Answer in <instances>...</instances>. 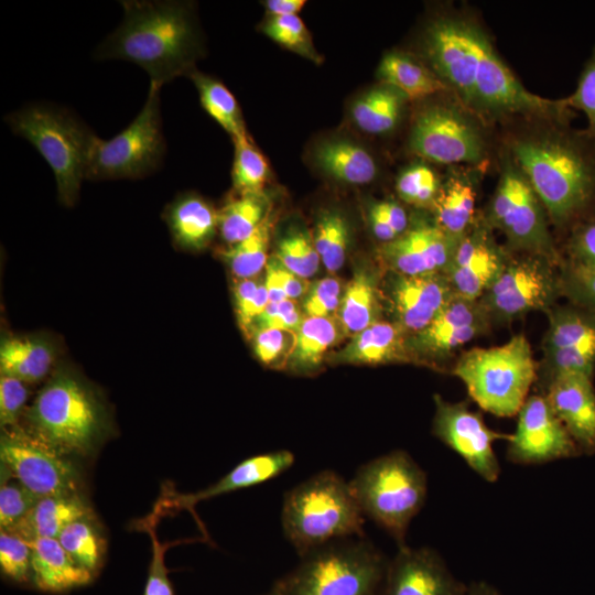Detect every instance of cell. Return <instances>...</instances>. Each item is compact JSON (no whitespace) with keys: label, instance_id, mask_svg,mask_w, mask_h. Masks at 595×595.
Returning <instances> with one entry per match:
<instances>
[{"label":"cell","instance_id":"6da1fadb","mask_svg":"<svg viewBox=\"0 0 595 595\" xmlns=\"http://www.w3.org/2000/svg\"><path fill=\"white\" fill-rule=\"evenodd\" d=\"M425 64L483 125L574 117L563 99L529 91L497 53L486 31L464 13L432 19L421 37Z\"/></svg>","mask_w":595,"mask_h":595},{"label":"cell","instance_id":"7a4b0ae2","mask_svg":"<svg viewBox=\"0 0 595 595\" xmlns=\"http://www.w3.org/2000/svg\"><path fill=\"white\" fill-rule=\"evenodd\" d=\"M572 118L524 121L506 142L549 220L570 228L595 214V140Z\"/></svg>","mask_w":595,"mask_h":595},{"label":"cell","instance_id":"3957f363","mask_svg":"<svg viewBox=\"0 0 595 595\" xmlns=\"http://www.w3.org/2000/svg\"><path fill=\"white\" fill-rule=\"evenodd\" d=\"M123 19L95 50L96 60H125L143 68L150 87L195 71L201 39L193 4L173 0H122Z\"/></svg>","mask_w":595,"mask_h":595},{"label":"cell","instance_id":"277c9868","mask_svg":"<svg viewBox=\"0 0 595 595\" xmlns=\"http://www.w3.org/2000/svg\"><path fill=\"white\" fill-rule=\"evenodd\" d=\"M364 513L349 483L324 470L289 490L281 523L300 556L327 543L364 536Z\"/></svg>","mask_w":595,"mask_h":595},{"label":"cell","instance_id":"5b68a950","mask_svg":"<svg viewBox=\"0 0 595 595\" xmlns=\"http://www.w3.org/2000/svg\"><path fill=\"white\" fill-rule=\"evenodd\" d=\"M4 122L51 166L58 199L74 205L98 136L74 111L50 102L28 104L7 115Z\"/></svg>","mask_w":595,"mask_h":595},{"label":"cell","instance_id":"8992f818","mask_svg":"<svg viewBox=\"0 0 595 595\" xmlns=\"http://www.w3.org/2000/svg\"><path fill=\"white\" fill-rule=\"evenodd\" d=\"M365 517L404 547L412 519L421 511L428 495V478L420 465L404 451L397 450L361 465L349 482Z\"/></svg>","mask_w":595,"mask_h":595},{"label":"cell","instance_id":"52a82bcc","mask_svg":"<svg viewBox=\"0 0 595 595\" xmlns=\"http://www.w3.org/2000/svg\"><path fill=\"white\" fill-rule=\"evenodd\" d=\"M388 563L370 542L343 539L301 556L275 585L281 595H377Z\"/></svg>","mask_w":595,"mask_h":595},{"label":"cell","instance_id":"ba28073f","mask_svg":"<svg viewBox=\"0 0 595 595\" xmlns=\"http://www.w3.org/2000/svg\"><path fill=\"white\" fill-rule=\"evenodd\" d=\"M452 372L479 408L496 416L518 414L538 378L531 346L522 334L499 346L463 353Z\"/></svg>","mask_w":595,"mask_h":595},{"label":"cell","instance_id":"9c48e42d","mask_svg":"<svg viewBox=\"0 0 595 595\" xmlns=\"http://www.w3.org/2000/svg\"><path fill=\"white\" fill-rule=\"evenodd\" d=\"M26 415L33 436L63 456L90 453L104 429V412L94 393L63 370L42 388Z\"/></svg>","mask_w":595,"mask_h":595},{"label":"cell","instance_id":"30bf717a","mask_svg":"<svg viewBox=\"0 0 595 595\" xmlns=\"http://www.w3.org/2000/svg\"><path fill=\"white\" fill-rule=\"evenodd\" d=\"M500 163L499 180L483 221L500 231L510 249L559 262L544 206L506 151Z\"/></svg>","mask_w":595,"mask_h":595},{"label":"cell","instance_id":"8fae6325","mask_svg":"<svg viewBox=\"0 0 595 595\" xmlns=\"http://www.w3.org/2000/svg\"><path fill=\"white\" fill-rule=\"evenodd\" d=\"M165 152L160 89L150 87L142 109L129 126L109 140L97 138L86 180L145 177L161 167Z\"/></svg>","mask_w":595,"mask_h":595},{"label":"cell","instance_id":"7c38bea8","mask_svg":"<svg viewBox=\"0 0 595 595\" xmlns=\"http://www.w3.org/2000/svg\"><path fill=\"white\" fill-rule=\"evenodd\" d=\"M408 145L421 159L440 164H479L488 153L484 125L456 100L421 108L411 125Z\"/></svg>","mask_w":595,"mask_h":595},{"label":"cell","instance_id":"4fadbf2b","mask_svg":"<svg viewBox=\"0 0 595 595\" xmlns=\"http://www.w3.org/2000/svg\"><path fill=\"white\" fill-rule=\"evenodd\" d=\"M554 264L536 255L509 257L500 274L478 300L490 321H511L531 311H549L561 294Z\"/></svg>","mask_w":595,"mask_h":595},{"label":"cell","instance_id":"5bb4252c","mask_svg":"<svg viewBox=\"0 0 595 595\" xmlns=\"http://www.w3.org/2000/svg\"><path fill=\"white\" fill-rule=\"evenodd\" d=\"M434 402L433 434L480 478L497 482L501 467L494 444L499 440L508 441L511 434L491 430L482 414L472 411L466 402H448L439 394Z\"/></svg>","mask_w":595,"mask_h":595},{"label":"cell","instance_id":"9a60e30c","mask_svg":"<svg viewBox=\"0 0 595 595\" xmlns=\"http://www.w3.org/2000/svg\"><path fill=\"white\" fill-rule=\"evenodd\" d=\"M2 467L37 498L75 493L77 473L60 453L21 431H6L0 441Z\"/></svg>","mask_w":595,"mask_h":595},{"label":"cell","instance_id":"2e32d148","mask_svg":"<svg viewBox=\"0 0 595 595\" xmlns=\"http://www.w3.org/2000/svg\"><path fill=\"white\" fill-rule=\"evenodd\" d=\"M517 415L516 430L507 441V461L539 465L582 455L543 394L529 396Z\"/></svg>","mask_w":595,"mask_h":595},{"label":"cell","instance_id":"e0dca14e","mask_svg":"<svg viewBox=\"0 0 595 595\" xmlns=\"http://www.w3.org/2000/svg\"><path fill=\"white\" fill-rule=\"evenodd\" d=\"M508 259L482 219L458 240L444 274L456 295L477 301L500 274Z\"/></svg>","mask_w":595,"mask_h":595},{"label":"cell","instance_id":"ac0fdd59","mask_svg":"<svg viewBox=\"0 0 595 595\" xmlns=\"http://www.w3.org/2000/svg\"><path fill=\"white\" fill-rule=\"evenodd\" d=\"M467 585L448 570L433 549L398 548L388 569L380 595H466Z\"/></svg>","mask_w":595,"mask_h":595},{"label":"cell","instance_id":"d6986e66","mask_svg":"<svg viewBox=\"0 0 595 595\" xmlns=\"http://www.w3.org/2000/svg\"><path fill=\"white\" fill-rule=\"evenodd\" d=\"M490 322L478 300L455 294L426 327L408 338V344L412 354L440 359L485 333Z\"/></svg>","mask_w":595,"mask_h":595},{"label":"cell","instance_id":"ffe728a7","mask_svg":"<svg viewBox=\"0 0 595 595\" xmlns=\"http://www.w3.org/2000/svg\"><path fill=\"white\" fill-rule=\"evenodd\" d=\"M459 239L447 235L434 221L422 223L378 250L383 264L404 275L444 273Z\"/></svg>","mask_w":595,"mask_h":595},{"label":"cell","instance_id":"44dd1931","mask_svg":"<svg viewBox=\"0 0 595 595\" xmlns=\"http://www.w3.org/2000/svg\"><path fill=\"white\" fill-rule=\"evenodd\" d=\"M455 295L444 273L404 275L391 272L387 300L394 323L407 334L426 327Z\"/></svg>","mask_w":595,"mask_h":595},{"label":"cell","instance_id":"7402d4cb","mask_svg":"<svg viewBox=\"0 0 595 595\" xmlns=\"http://www.w3.org/2000/svg\"><path fill=\"white\" fill-rule=\"evenodd\" d=\"M592 378L581 374L560 375L541 393L582 455L595 453V389Z\"/></svg>","mask_w":595,"mask_h":595},{"label":"cell","instance_id":"603a6c76","mask_svg":"<svg viewBox=\"0 0 595 595\" xmlns=\"http://www.w3.org/2000/svg\"><path fill=\"white\" fill-rule=\"evenodd\" d=\"M294 459V455L288 450L250 456L237 464L213 486L196 494L177 496L174 504L192 510L195 504L204 499L271 480L288 470Z\"/></svg>","mask_w":595,"mask_h":595},{"label":"cell","instance_id":"cb8c5ba5","mask_svg":"<svg viewBox=\"0 0 595 595\" xmlns=\"http://www.w3.org/2000/svg\"><path fill=\"white\" fill-rule=\"evenodd\" d=\"M164 218L173 240L181 248H205L218 228V212L194 193L178 195L165 209Z\"/></svg>","mask_w":595,"mask_h":595},{"label":"cell","instance_id":"d4e9b609","mask_svg":"<svg viewBox=\"0 0 595 595\" xmlns=\"http://www.w3.org/2000/svg\"><path fill=\"white\" fill-rule=\"evenodd\" d=\"M32 550V582L45 592H63L85 585L93 574L79 566L56 538L28 541Z\"/></svg>","mask_w":595,"mask_h":595},{"label":"cell","instance_id":"484cf974","mask_svg":"<svg viewBox=\"0 0 595 595\" xmlns=\"http://www.w3.org/2000/svg\"><path fill=\"white\" fill-rule=\"evenodd\" d=\"M317 169L331 178L350 185L371 183L379 173L377 161L363 145L347 139L321 142L313 152Z\"/></svg>","mask_w":595,"mask_h":595},{"label":"cell","instance_id":"4316f807","mask_svg":"<svg viewBox=\"0 0 595 595\" xmlns=\"http://www.w3.org/2000/svg\"><path fill=\"white\" fill-rule=\"evenodd\" d=\"M405 335L397 323L377 321L354 335L337 358L345 363L366 365L408 361L412 353Z\"/></svg>","mask_w":595,"mask_h":595},{"label":"cell","instance_id":"83f0119b","mask_svg":"<svg viewBox=\"0 0 595 595\" xmlns=\"http://www.w3.org/2000/svg\"><path fill=\"white\" fill-rule=\"evenodd\" d=\"M87 516H91V509L77 491L53 495L40 498L30 512L9 531L26 541L57 538L68 523Z\"/></svg>","mask_w":595,"mask_h":595},{"label":"cell","instance_id":"f1b7e54d","mask_svg":"<svg viewBox=\"0 0 595 595\" xmlns=\"http://www.w3.org/2000/svg\"><path fill=\"white\" fill-rule=\"evenodd\" d=\"M549 328L543 350L595 356V313L581 306L549 310Z\"/></svg>","mask_w":595,"mask_h":595},{"label":"cell","instance_id":"f546056e","mask_svg":"<svg viewBox=\"0 0 595 595\" xmlns=\"http://www.w3.org/2000/svg\"><path fill=\"white\" fill-rule=\"evenodd\" d=\"M475 178L455 172L441 184L433 204L435 224L447 235L461 239L475 224Z\"/></svg>","mask_w":595,"mask_h":595},{"label":"cell","instance_id":"4dcf8cb0","mask_svg":"<svg viewBox=\"0 0 595 595\" xmlns=\"http://www.w3.org/2000/svg\"><path fill=\"white\" fill-rule=\"evenodd\" d=\"M377 76L381 84L393 87L408 100L425 99L448 91L425 63L400 52H391L382 57Z\"/></svg>","mask_w":595,"mask_h":595},{"label":"cell","instance_id":"1f68e13d","mask_svg":"<svg viewBox=\"0 0 595 595\" xmlns=\"http://www.w3.org/2000/svg\"><path fill=\"white\" fill-rule=\"evenodd\" d=\"M408 98L381 84L360 97L350 107V117L358 129L370 134H386L399 125Z\"/></svg>","mask_w":595,"mask_h":595},{"label":"cell","instance_id":"d6a6232c","mask_svg":"<svg viewBox=\"0 0 595 595\" xmlns=\"http://www.w3.org/2000/svg\"><path fill=\"white\" fill-rule=\"evenodd\" d=\"M52 347L33 337H4L0 346L1 374L23 382H36L48 372L53 363Z\"/></svg>","mask_w":595,"mask_h":595},{"label":"cell","instance_id":"836d02e7","mask_svg":"<svg viewBox=\"0 0 595 595\" xmlns=\"http://www.w3.org/2000/svg\"><path fill=\"white\" fill-rule=\"evenodd\" d=\"M342 331L354 336L377 322L378 290L375 277L357 270L343 293L338 307Z\"/></svg>","mask_w":595,"mask_h":595},{"label":"cell","instance_id":"e575fe53","mask_svg":"<svg viewBox=\"0 0 595 595\" xmlns=\"http://www.w3.org/2000/svg\"><path fill=\"white\" fill-rule=\"evenodd\" d=\"M188 77L198 91L203 109L232 140L248 134L237 99L220 80L196 69Z\"/></svg>","mask_w":595,"mask_h":595},{"label":"cell","instance_id":"d590c367","mask_svg":"<svg viewBox=\"0 0 595 595\" xmlns=\"http://www.w3.org/2000/svg\"><path fill=\"white\" fill-rule=\"evenodd\" d=\"M268 215V201L262 193H239L218 212L220 236L234 246L252 235Z\"/></svg>","mask_w":595,"mask_h":595},{"label":"cell","instance_id":"8d00e7d4","mask_svg":"<svg viewBox=\"0 0 595 595\" xmlns=\"http://www.w3.org/2000/svg\"><path fill=\"white\" fill-rule=\"evenodd\" d=\"M339 332L343 333L340 325L332 317H304L294 332V345L288 363L294 369L314 368L337 342Z\"/></svg>","mask_w":595,"mask_h":595},{"label":"cell","instance_id":"74e56055","mask_svg":"<svg viewBox=\"0 0 595 595\" xmlns=\"http://www.w3.org/2000/svg\"><path fill=\"white\" fill-rule=\"evenodd\" d=\"M69 556L91 574L99 567L105 541L93 522V516L68 523L56 538Z\"/></svg>","mask_w":595,"mask_h":595},{"label":"cell","instance_id":"f35d334b","mask_svg":"<svg viewBox=\"0 0 595 595\" xmlns=\"http://www.w3.org/2000/svg\"><path fill=\"white\" fill-rule=\"evenodd\" d=\"M271 227L269 214L252 235L221 252L238 280L252 279L266 268Z\"/></svg>","mask_w":595,"mask_h":595},{"label":"cell","instance_id":"ab89813d","mask_svg":"<svg viewBox=\"0 0 595 595\" xmlns=\"http://www.w3.org/2000/svg\"><path fill=\"white\" fill-rule=\"evenodd\" d=\"M312 238L324 267L331 273L339 270L345 262L349 241V228L345 217L334 210L322 213Z\"/></svg>","mask_w":595,"mask_h":595},{"label":"cell","instance_id":"60d3db41","mask_svg":"<svg viewBox=\"0 0 595 595\" xmlns=\"http://www.w3.org/2000/svg\"><path fill=\"white\" fill-rule=\"evenodd\" d=\"M235 154L232 162V185L241 194L262 193L270 175L268 161L245 134L232 140Z\"/></svg>","mask_w":595,"mask_h":595},{"label":"cell","instance_id":"b9f144b4","mask_svg":"<svg viewBox=\"0 0 595 595\" xmlns=\"http://www.w3.org/2000/svg\"><path fill=\"white\" fill-rule=\"evenodd\" d=\"M274 257L286 270L306 280L317 272L321 261L313 238L303 230L282 237Z\"/></svg>","mask_w":595,"mask_h":595},{"label":"cell","instance_id":"7bdbcfd3","mask_svg":"<svg viewBox=\"0 0 595 595\" xmlns=\"http://www.w3.org/2000/svg\"><path fill=\"white\" fill-rule=\"evenodd\" d=\"M441 184L431 166L425 163H415L399 174L396 190L399 197L407 204L432 208Z\"/></svg>","mask_w":595,"mask_h":595},{"label":"cell","instance_id":"ee69618b","mask_svg":"<svg viewBox=\"0 0 595 595\" xmlns=\"http://www.w3.org/2000/svg\"><path fill=\"white\" fill-rule=\"evenodd\" d=\"M262 32L278 44L293 51L315 63L322 61L316 52L310 32L298 14L271 17L262 28Z\"/></svg>","mask_w":595,"mask_h":595},{"label":"cell","instance_id":"f6af8a7d","mask_svg":"<svg viewBox=\"0 0 595 595\" xmlns=\"http://www.w3.org/2000/svg\"><path fill=\"white\" fill-rule=\"evenodd\" d=\"M559 277L561 293L574 305L595 313V269L566 259L562 261Z\"/></svg>","mask_w":595,"mask_h":595},{"label":"cell","instance_id":"bcb514c9","mask_svg":"<svg viewBox=\"0 0 595 595\" xmlns=\"http://www.w3.org/2000/svg\"><path fill=\"white\" fill-rule=\"evenodd\" d=\"M0 566L2 573L15 582L32 581V550L29 542L17 533L1 529Z\"/></svg>","mask_w":595,"mask_h":595},{"label":"cell","instance_id":"7dc6e473","mask_svg":"<svg viewBox=\"0 0 595 595\" xmlns=\"http://www.w3.org/2000/svg\"><path fill=\"white\" fill-rule=\"evenodd\" d=\"M368 216L374 236L382 244L399 238L409 228L404 208L393 201L374 203Z\"/></svg>","mask_w":595,"mask_h":595},{"label":"cell","instance_id":"c3c4849f","mask_svg":"<svg viewBox=\"0 0 595 595\" xmlns=\"http://www.w3.org/2000/svg\"><path fill=\"white\" fill-rule=\"evenodd\" d=\"M234 295L239 324L247 333L252 329L255 320L270 303L264 282L253 279L238 280Z\"/></svg>","mask_w":595,"mask_h":595},{"label":"cell","instance_id":"681fc988","mask_svg":"<svg viewBox=\"0 0 595 595\" xmlns=\"http://www.w3.org/2000/svg\"><path fill=\"white\" fill-rule=\"evenodd\" d=\"M37 498L19 480L2 482L0 488V526L11 530L33 508Z\"/></svg>","mask_w":595,"mask_h":595},{"label":"cell","instance_id":"f907efd6","mask_svg":"<svg viewBox=\"0 0 595 595\" xmlns=\"http://www.w3.org/2000/svg\"><path fill=\"white\" fill-rule=\"evenodd\" d=\"M253 349L260 361L268 366H283L291 355L295 333L277 328H261L252 332Z\"/></svg>","mask_w":595,"mask_h":595},{"label":"cell","instance_id":"816d5d0a","mask_svg":"<svg viewBox=\"0 0 595 595\" xmlns=\"http://www.w3.org/2000/svg\"><path fill=\"white\" fill-rule=\"evenodd\" d=\"M572 110H581L587 118L586 131L595 140V47L583 66L573 94L563 98Z\"/></svg>","mask_w":595,"mask_h":595},{"label":"cell","instance_id":"f5cc1de1","mask_svg":"<svg viewBox=\"0 0 595 595\" xmlns=\"http://www.w3.org/2000/svg\"><path fill=\"white\" fill-rule=\"evenodd\" d=\"M342 286L336 278L327 277L315 282L305 294L303 311L312 317H332L340 304Z\"/></svg>","mask_w":595,"mask_h":595},{"label":"cell","instance_id":"db71d44e","mask_svg":"<svg viewBox=\"0 0 595 595\" xmlns=\"http://www.w3.org/2000/svg\"><path fill=\"white\" fill-rule=\"evenodd\" d=\"M567 259L595 269V214L570 228Z\"/></svg>","mask_w":595,"mask_h":595},{"label":"cell","instance_id":"11a10c76","mask_svg":"<svg viewBox=\"0 0 595 595\" xmlns=\"http://www.w3.org/2000/svg\"><path fill=\"white\" fill-rule=\"evenodd\" d=\"M28 398V389L22 380L1 374L0 377V424L13 426Z\"/></svg>","mask_w":595,"mask_h":595},{"label":"cell","instance_id":"9f6ffc18","mask_svg":"<svg viewBox=\"0 0 595 595\" xmlns=\"http://www.w3.org/2000/svg\"><path fill=\"white\" fill-rule=\"evenodd\" d=\"M303 317L296 309L294 300L269 303L266 310L255 320L252 332L261 328H277L295 332Z\"/></svg>","mask_w":595,"mask_h":595},{"label":"cell","instance_id":"6f0895ef","mask_svg":"<svg viewBox=\"0 0 595 595\" xmlns=\"http://www.w3.org/2000/svg\"><path fill=\"white\" fill-rule=\"evenodd\" d=\"M150 534L153 541V559L149 570L144 595H173L163 560L164 549L160 547L153 531H150Z\"/></svg>","mask_w":595,"mask_h":595},{"label":"cell","instance_id":"680465c9","mask_svg":"<svg viewBox=\"0 0 595 595\" xmlns=\"http://www.w3.org/2000/svg\"><path fill=\"white\" fill-rule=\"evenodd\" d=\"M271 262L274 267L280 285L288 299L295 300L307 293L310 284L306 279L286 270L275 257L271 258Z\"/></svg>","mask_w":595,"mask_h":595},{"label":"cell","instance_id":"91938a15","mask_svg":"<svg viewBox=\"0 0 595 595\" xmlns=\"http://www.w3.org/2000/svg\"><path fill=\"white\" fill-rule=\"evenodd\" d=\"M305 3L304 0H267L263 4L271 17H283L298 14Z\"/></svg>","mask_w":595,"mask_h":595},{"label":"cell","instance_id":"94428289","mask_svg":"<svg viewBox=\"0 0 595 595\" xmlns=\"http://www.w3.org/2000/svg\"><path fill=\"white\" fill-rule=\"evenodd\" d=\"M466 595H502L497 588L487 582H473L467 586Z\"/></svg>","mask_w":595,"mask_h":595},{"label":"cell","instance_id":"6125c7cd","mask_svg":"<svg viewBox=\"0 0 595 595\" xmlns=\"http://www.w3.org/2000/svg\"><path fill=\"white\" fill-rule=\"evenodd\" d=\"M264 595H281L278 586L274 584L273 587Z\"/></svg>","mask_w":595,"mask_h":595}]
</instances>
